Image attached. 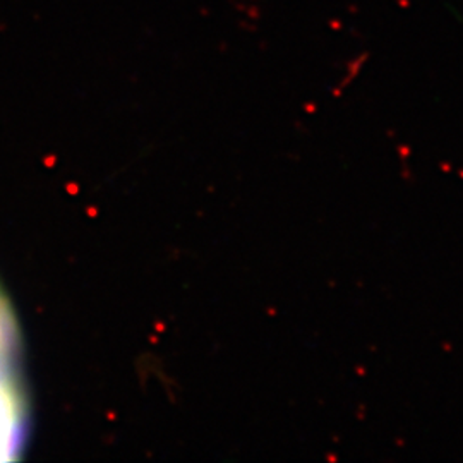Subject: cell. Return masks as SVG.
Wrapping results in <instances>:
<instances>
[{"label": "cell", "mask_w": 463, "mask_h": 463, "mask_svg": "<svg viewBox=\"0 0 463 463\" xmlns=\"http://www.w3.org/2000/svg\"><path fill=\"white\" fill-rule=\"evenodd\" d=\"M26 439V407L9 355H0V462L19 457Z\"/></svg>", "instance_id": "cell-1"}, {"label": "cell", "mask_w": 463, "mask_h": 463, "mask_svg": "<svg viewBox=\"0 0 463 463\" xmlns=\"http://www.w3.org/2000/svg\"><path fill=\"white\" fill-rule=\"evenodd\" d=\"M16 347V323L5 298L0 294V355H9Z\"/></svg>", "instance_id": "cell-2"}]
</instances>
